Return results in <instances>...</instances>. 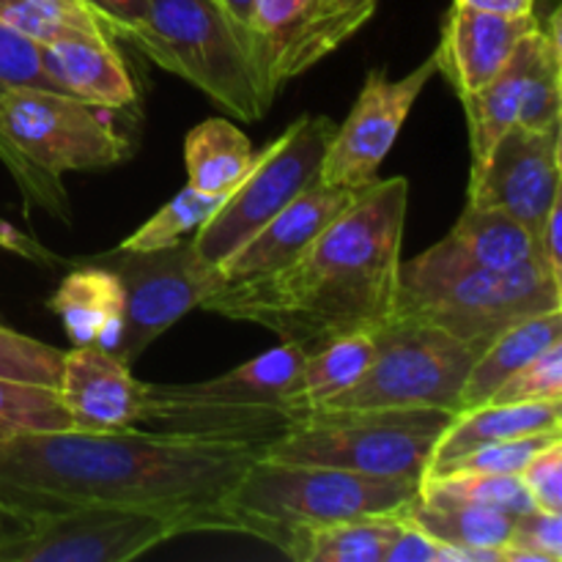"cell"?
<instances>
[{"label": "cell", "mask_w": 562, "mask_h": 562, "mask_svg": "<svg viewBox=\"0 0 562 562\" xmlns=\"http://www.w3.org/2000/svg\"><path fill=\"white\" fill-rule=\"evenodd\" d=\"M267 445L170 431H42L0 442V505L22 519L121 505L223 532V503Z\"/></svg>", "instance_id": "6da1fadb"}, {"label": "cell", "mask_w": 562, "mask_h": 562, "mask_svg": "<svg viewBox=\"0 0 562 562\" xmlns=\"http://www.w3.org/2000/svg\"><path fill=\"white\" fill-rule=\"evenodd\" d=\"M406 212L409 181L376 179L294 261L220 285L201 307L305 351L338 335L379 329L398 305Z\"/></svg>", "instance_id": "7a4b0ae2"}, {"label": "cell", "mask_w": 562, "mask_h": 562, "mask_svg": "<svg viewBox=\"0 0 562 562\" xmlns=\"http://www.w3.org/2000/svg\"><path fill=\"white\" fill-rule=\"evenodd\" d=\"M113 113L55 88L14 86L0 93V165L25 206L71 223L64 173L113 168L132 154Z\"/></svg>", "instance_id": "3957f363"}, {"label": "cell", "mask_w": 562, "mask_h": 562, "mask_svg": "<svg viewBox=\"0 0 562 562\" xmlns=\"http://www.w3.org/2000/svg\"><path fill=\"white\" fill-rule=\"evenodd\" d=\"M420 488L406 477H371L335 467L289 464L267 456L252 461L223 503V532L252 536L269 547L294 530L357 519L371 514H395Z\"/></svg>", "instance_id": "277c9868"}, {"label": "cell", "mask_w": 562, "mask_h": 562, "mask_svg": "<svg viewBox=\"0 0 562 562\" xmlns=\"http://www.w3.org/2000/svg\"><path fill=\"white\" fill-rule=\"evenodd\" d=\"M307 351L280 344L220 376L192 384H143L140 423L184 437L269 445L300 415L291 406Z\"/></svg>", "instance_id": "5b68a950"}, {"label": "cell", "mask_w": 562, "mask_h": 562, "mask_svg": "<svg viewBox=\"0 0 562 562\" xmlns=\"http://www.w3.org/2000/svg\"><path fill=\"white\" fill-rule=\"evenodd\" d=\"M121 38L234 119L267 115L250 42L217 0H148L143 20Z\"/></svg>", "instance_id": "8992f818"}, {"label": "cell", "mask_w": 562, "mask_h": 562, "mask_svg": "<svg viewBox=\"0 0 562 562\" xmlns=\"http://www.w3.org/2000/svg\"><path fill=\"white\" fill-rule=\"evenodd\" d=\"M456 412L316 409L267 445V459L420 481Z\"/></svg>", "instance_id": "52a82bcc"}, {"label": "cell", "mask_w": 562, "mask_h": 562, "mask_svg": "<svg viewBox=\"0 0 562 562\" xmlns=\"http://www.w3.org/2000/svg\"><path fill=\"white\" fill-rule=\"evenodd\" d=\"M368 371L318 409H445L459 395L477 351L437 324L393 316L376 329Z\"/></svg>", "instance_id": "ba28073f"}, {"label": "cell", "mask_w": 562, "mask_h": 562, "mask_svg": "<svg viewBox=\"0 0 562 562\" xmlns=\"http://www.w3.org/2000/svg\"><path fill=\"white\" fill-rule=\"evenodd\" d=\"M562 311V283L536 258L508 269H467L428 283H398L395 316L437 324L481 351L536 313Z\"/></svg>", "instance_id": "9c48e42d"}, {"label": "cell", "mask_w": 562, "mask_h": 562, "mask_svg": "<svg viewBox=\"0 0 562 562\" xmlns=\"http://www.w3.org/2000/svg\"><path fill=\"white\" fill-rule=\"evenodd\" d=\"M335 126L338 124L327 115H302L261 154H256L245 179L192 234L195 256L209 267H217L280 209L316 184Z\"/></svg>", "instance_id": "30bf717a"}, {"label": "cell", "mask_w": 562, "mask_h": 562, "mask_svg": "<svg viewBox=\"0 0 562 562\" xmlns=\"http://www.w3.org/2000/svg\"><path fill=\"white\" fill-rule=\"evenodd\" d=\"M190 532L195 527L179 514L82 505L27 521L20 536L0 543V562H126Z\"/></svg>", "instance_id": "8fae6325"}, {"label": "cell", "mask_w": 562, "mask_h": 562, "mask_svg": "<svg viewBox=\"0 0 562 562\" xmlns=\"http://www.w3.org/2000/svg\"><path fill=\"white\" fill-rule=\"evenodd\" d=\"M379 0H258L250 55L267 104L373 20Z\"/></svg>", "instance_id": "7c38bea8"}, {"label": "cell", "mask_w": 562, "mask_h": 562, "mask_svg": "<svg viewBox=\"0 0 562 562\" xmlns=\"http://www.w3.org/2000/svg\"><path fill=\"white\" fill-rule=\"evenodd\" d=\"M115 274L124 289V316L113 355L126 366L225 285L220 269L195 256L192 239L148 252H121Z\"/></svg>", "instance_id": "4fadbf2b"}, {"label": "cell", "mask_w": 562, "mask_h": 562, "mask_svg": "<svg viewBox=\"0 0 562 562\" xmlns=\"http://www.w3.org/2000/svg\"><path fill=\"white\" fill-rule=\"evenodd\" d=\"M434 75L437 64L431 55L398 80H390L387 69L368 71L355 108L344 124L335 126L318 168V184L355 192L371 187Z\"/></svg>", "instance_id": "5bb4252c"}, {"label": "cell", "mask_w": 562, "mask_h": 562, "mask_svg": "<svg viewBox=\"0 0 562 562\" xmlns=\"http://www.w3.org/2000/svg\"><path fill=\"white\" fill-rule=\"evenodd\" d=\"M562 124L549 130L510 126L486 162L470 170L472 209H494L525 223L536 236L562 195Z\"/></svg>", "instance_id": "9a60e30c"}, {"label": "cell", "mask_w": 562, "mask_h": 562, "mask_svg": "<svg viewBox=\"0 0 562 562\" xmlns=\"http://www.w3.org/2000/svg\"><path fill=\"white\" fill-rule=\"evenodd\" d=\"M536 25V11L510 16L453 3L442 22L439 47L431 53L437 75L450 82L459 99L470 97L505 69L521 38Z\"/></svg>", "instance_id": "2e32d148"}, {"label": "cell", "mask_w": 562, "mask_h": 562, "mask_svg": "<svg viewBox=\"0 0 562 562\" xmlns=\"http://www.w3.org/2000/svg\"><path fill=\"white\" fill-rule=\"evenodd\" d=\"M102 346L64 351L58 395L77 431H126L140 426L143 382Z\"/></svg>", "instance_id": "e0dca14e"}, {"label": "cell", "mask_w": 562, "mask_h": 562, "mask_svg": "<svg viewBox=\"0 0 562 562\" xmlns=\"http://www.w3.org/2000/svg\"><path fill=\"white\" fill-rule=\"evenodd\" d=\"M532 256L525 223L494 209L467 206L450 234L415 261H401V283H428L467 269H508Z\"/></svg>", "instance_id": "ac0fdd59"}, {"label": "cell", "mask_w": 562, "mask_h": 562, "mask_svg": "<svg viewBox=\"0 0 562 562\" xmlns=\"http://www.w3.org/2000/svg\"><path fill=\"white\" fill-rule=\"evenodd\" d=\"M360 192L324 187L318 181L307 187L267 225H261L245 245L236 247L223 263H217L223 283H239V280L278 272L280 267L294 261L340 212H346Z\"/></svg>", "instance_id": "d6986e66"}, {"label": "cell", "mask_w": 562, "mask_h": 562, "mask_svg": "<svg viewBox=\"0 0 562 562\" xmlns=\"http://www.w3.org/2000/svg\"><path fill=\"white\" fill-rule=\"evenodd\" d=\"M42 66L55 91L108 110H126L137 102V88L113 42L38 44Z\"/></svg>", "instance_id": "ffe728a7"}, {"label": "cell", "mask_w": 562, "mask_h": 562, "mask_svg": "<svg viewBox=\"0 0 562 562\" xmlns=\"http://www.w3.org/2000/svg\"><path fill=\"white\" fill-rule=\"evenodd\" d=\"M562 431V401H521V404H483L456 412L439 437L426 472L450 464L472 450L530 434Z\"/></svg>", "instance_id": "44dd1931"}, {"label": "cell", "mask_w": 562, "mask_h": 562, "mask_svg": "<svg viewBox=\"0 0 562 562\" xmlns=\"http://www.w3.org/2000/svg\"><path fill=\"white\" fill-rule=\"evenodd\" d=\"M543 31L541 20L538 25L527 33L519 42L516 53L505 64L494 80L477 88L475 93L464 97L467 121H470V151H472V170L481 168L492 148L497 146L499 137L519 124L521 104H525L527 80H530L532 64H536L538 53H541Z\"/></svg>", "instance_id": "7402d4cb"}, {"label": "cell", "mask_w": 562, "mask_h": 562, "mask_svg": "<svg viewBox=\"0 0 562 562\" xmlns=\"http://www.w3.org/2000/svg\"><path fill=\"white\" fill-rule=\"evenodd\" d=\"M47 307L64 322L66 335L75 346H102L113 351L119 344L124 289L115 269H75L49 296Z\"/></svg>", "instance_id": "603a6c76"}, {"label": "cell", "mask_w": 562, "mask_h": 562, "mask_svg": "<svg viewBox=\"0 0 562 562\" xmlns=\"http://www.w3.org/2000/svg\"><path fill=\"white\" fill-rule=\"evenodd\" d=\"M558 340H562V311L536 313V316H527L514 327L503 329L486 349L477 351L464 379V387H461L459 412L488 404L494 390L505 379L514 376L521 366L536 360Z\"/></svg>", "instance_id": "cb8c5ba5"}, {"label": "cell", "mask_w": 562, "mask_h": 562, "mask_svg": "<svg viewBox=\"0 0 562 562\" xmlns=\"http://www.w3.org/2000/svg\"><path fill=\"white\" fill-rule=\"evenodd\" d=\"M401 516L417 530L431 536L434 541L467 552L470 562H499V549L508 543L510 525H514V516L505 510L461 503H434L420 494H415L401 508Z\"/></svg>", "instance_id": "d4e9b609"}, {"label": "cell", "mask_w": 562, "mask_h": 562, "mask_svg": "<svg viewBox=\"0 0 562 562\" xmlns=\"http://www.w3.org/2000/svg\"><path fill=\"white\" fill-rule=\"evenodd\" d=\"M398 527L395 514H371L294 530L278 552L296 562H384Z\"/></svg>", "instance_id": "484cf974"}, {"label": "cell", "mask_w": 562, "mask_h": 562, "mask_svg": "<svg viewBox=\"0 0 562 562\" xmlns=\"http://www.w3.org/2000/svg\"><path fill=\"white\" fill-rule=\"evenodd\" d=\"M252 159L250 137L234 121L206 119L184 137L187 187L203 195H231Z\"/></svg>", "instance_id": "4316f807"}, {"label": "cell", "mask_w": 562, "mask_h": 562, "mask_svg": "<svg viewBox=\"0 0 562 562\" xmlns=\"http://www.w3.org/2000/svg\"><path fill=\"white\" fill-rule=\"evenodd\" d=\"M373 333L376 329L338 335V338L307 351L300 382L291 395V406H294L296 415L302 417L307 412H316L329 398L349 390L368 371L373 349H376V335Z\"/></svg>", "instance_id": "83f0119b"}, {"label": "cell", "mask_w": 562, "mask_h": 562, "mask_svg": "<svg viewBox=\"0 0 562 562\" xmlns=\"http://www.w3.org/2000/svg\"><path fill=\"white\" fill-rule=\"evenodd\" d=\"M0 22L36 44L115 38L88 0H0Z\"/></svg>", "instance_id": "f1b7e54d"}, {"label": "cell", "mask_w": 562, "mask_h": 562, "mask_svg": "<svg viewBox=\"0 0 562 562\" xmlns=\"http://www.w3.org/2000/svg\"><path fill=\"white\" fill-rule=\"evenodd\" d=\"M417 494L434 503L481 505L516 516L532 510L530 494L519 475H483V472H434L420 477Z\"/></svg>", "instance_id": "f546056e"}, {"label": "cell", "mask_w": 562, "mask_h": 562, "mask_svg": "<svg viewBox=\"0 0 562 562\" xmlns=\"http://www.w3.org/2000/svg\"><path fill=\"white\" fill-rule=\"evenodd\" d=\"M543 42L536 64H532L530 80H527L525 104H521L519 124L530 130H549L562 124V31H560V9L541 20Z\"/></svg>", "instance_id": "4dcf8cb0"}, {"label": "cell", "mask_w": 562, "mask_h": 562, "mask_svg": "<svg viewBox=\"0 0 562 562\" xmlns=\"http://www.w3.org/2000/svg\"><path fill=\"white\" fill-rule=\"evenodd\" d=\"M225 198L228 195H203V192H195L192 187H184L173 201H168L157 214H151L135 234L126 236L115 247V252H148L176 245L187 234H195L217 212Z\"/></svg>", "instance_id": "1f68e13d"}, {"label": "cell", "mask_w": 562, "mask_h": 562, "mask_svg": "<svg viewBox=\"0 0 562 562\" xmlns=\"http://www.w3.org/2000/svg\"><path fill=\"white\" fill-rule=\"evenodd\" d=\"M64 351L0 324V379L58 387Z\"/></svg>", "instance_id": "d6a6232c"}, {"label": "cell", "mask_w": 562, "mask_h": 562, "mask_svg": "<svg viewBox=\"0 0 562 562\" xmlns=\"http://www.w3.org/2000/svg\"><path fill=\"white\" fill-rule=\"evenodd\" d=\"M499 562H562V514L541 508L516 514Z\"/></svg>", "instance_id": "836d02e7"}, {"label": "cell", "mask_w": 562, "mask_h": 562, "mask_svg": "<svg viewBox=\"0 0 562 562\" xmlns=\"http://www.w3.org/2000/svg\"><path fill=\"white\" fill-rule=\"evenodd\" d=\"M521 401H562V340L505 379L494 390L488 404H521Z\"/></svg>", "instance_id": "e575fe53"}, {"label": "cell", "mask_w": 562, "mask_h": 562, "mask_svg": "<svg viewBox=\"0 0 562 562\" xmlns=\"http://www.w3.org/2000/svg\"><path fill=\"white\" fill-rule=\"evenodd\" d=\"M562 437L558 434H530V437H516L505 439V442H492L483 445V448L472 450V453L461 456V459L450 461V464L437 467V470L426 472V475H434V472H483V475H519L525 470L527 461L538 453L547 442Z\"/></svg>", "instance_id": "d590c367"}, {"label": "cell", "mask_w": 562, "mask_h": 562, "mask_svg": "<svg viewBox=\"0 0 562 562\" xmlns=\"http://www.w3.org/2000/svg\"><path fill=\"white\" fill-rule=\"evenodd\" d=\"M14 86H49L36 42L0 22V93Z\"/></svg>", "instance_id": "8d00e7d4"}, {"label": "cell", "mask_w": 562, "mask_h": 562, "mask_svg": "<svg viewBox=\"0 0 562 562\" xmlns=\"http://www.w3.org/2000/svg\"><path fill=\"white\" fill-rule=\"evenodd\" d=\"M532 505L562 514V437L543 445L519 472Z\"/></svg>", "instance_id": "74e56055"}, {"label": "cell", "mask_w": 562, "mask_h": 562, "mask_svg": "<svg viewBox=\"0 0 562 562\" xmlns=\"http://www.w3.org/2000/svg\"><path fill=\"white\" fill-rule=\"evenodd\" d=\"M384 562H470V554L434 541L431 536L409 525L398 510V527L384 549Z\"/></svg>", "instance_id": "f35d334b"}, {"label": "cell", "mask_w": 562, "mask_h": 562, "mask_svg": "<svg viewBox=\"0 0 562 562\" xmlns=\"http://www.w3.org/2000/svg\"><path fill=\"white\" fill-rule=\"evenodd\" d=\"M560 223H562V195L552 203L547 220L541 223L538 234L532 236V258H536L538 263H543V267H547L549 272H552L554 278L562 283V247H560L562 228H560Z\"/></svg>", "instance_id": "ab89813d"}, {"label": "cell", "mask_w": 562, "mask_h": 562, "mask_svg": "<svg viewBox=\"0 0 562 562\" xmlns=\"http://www.w3.org/2000/svg\"><path fill=\"white\" fill-rule=\"evenodd\" d=\"M88 3H91V9L102 16V22L110 27V33H113L115 38H121L126 31H132L148 9V0H88Z\"/></svg>", "instance_id": "60d3db41"}, {"label": "cell", "mask_w": 562, "mask_h": 562, "mask_svg": "<svg viewBox=\"0 0 562 562\" xmlns=\"http://www.w3.org/2000/svg\"><path fill=\"white\" fill-rule=\"evenodd\" d=\"M0 250L14 252V256L25 258V261L38 263V267H55V263H60V258L55 256L53 250H47V247L38 239H33V236L16 231L14 225H9L5 220H0Z\"/></svg>", "instance_id": "b9f144b4"}, {"label": "cell", "mask_w": 562, "mask_h": 562, "mask_svg": "<svg viewBox=\"0 0 562 562\" xmlns=\"http://www.w3.org/2000/svg\"><path fill=\"white\" fill-rule=\"evenodd\" d=\"M453 3L472 5L481 11H494V14H510V16H525L536 11V0H453Z\"/></svg>", "instance_id": "7bdbcfd3"}, {"label": "cell", "mask_w": 562, "mask_h": 562, "mask_svg": "<svg viewBox=\"0 0 562 562\" xmlns=\"http://www.w3.org/2000/svg\"><path fill=\"white\" fill-rule=\"evenodd\" d=\"M220 5L225 9V14L239 25V31L245 33L247 42H250V20H252V11H256L258 0H217Z\"/></svg>", "instance_id": "ee69618b"}, {"label": "cell", "mask_w": 562, "mask_h": 562, "mask_svg": "<svg viewBox=\"0 0 562 562\" xmlns=\"http://www.w3.org/2000/svg\"><path fill=\"white\" fill-rule=\"evenodd\" d=\"M25 527H27V519L11 514V510H5L3 505H0V543L9 541V538H14V536H20Z\"/></svg>", "instance_id": "f6af8a7d"}]
</instances>
